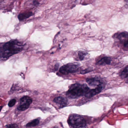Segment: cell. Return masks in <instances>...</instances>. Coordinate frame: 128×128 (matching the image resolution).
<instances>
[{
	"mask_svg": "<svg viewBox=\"0 0 128 128\" xmlns=\"http://www.w3.org/2000/svg\"><path fill=\"white\" fill-rule=\"evenodd\" d=\"M121 77L122 79H125L128 77V66L124 68L121 74Z\"/></svg>",
	"mask_w": 128,
	"mask_h": 128,
	"instance_id": "13",
	"label": "cell"
},
{
	"mask_svg": "<svg viewBox=\"0 0 128 128\" xmlns=\"http://www.w3.org/2000/svg\"><path fill=\"white\" fill-rule=\"evenodd\" d=\"M103 88V84L97 86V87L93 89L90 90L86 94H85V96L87 98H92L96 95L100 93Z\"/></svg>",
	"mask_w": 128,
	"mask_h": 128,
	"instance_id": "6",
	"label": "cell"
},
{
	"mask_svg": "<svg viewBox=\"0 0 128 128\" xmlns=\"http://www.w3.org/2000/svg\"><path fill=\"white\" fill-rule=\"evenodd\" d=\"M79 66L77 64H69L62 66L60 68L59 71L64 74L73 73L77 71L79 69Z\"/></svg>",
	"mask_w": 128,
	"mask_h": 128,
	"instance_id": "4",
	"label": "cell"
},
{
	"mask_svg": "<svg viewBox=\"0 0 128 128\" xmlns=\"http://www.w3.org/2000/svg\"><path fill=\"white\" fill-rule=\"evenodd\" d=\"M2 106H0V112L1 110L2 109Z\"/></svg>",
	"mask_w": 128,
	"mask_h": 128,
	"instance_id": "22",
	"label": "cell"
},
{
	"mask_svg": "<svg viewBox=\"0 0 128 128\" xmlns=\"http://www.w3.org/2000/svg\"><path fill=\"white\" fill-rule=\"evenodd\" d=\"M34 5H38L39 4V3L36 0H34Z\"/></svg>",
	"mask_w": 128,
	"mask_h": 128,
	"instance_id": "19",
	"label": "cell"
},
{
	"mask_svg": "<svg viewBox=\"0 0 128 128\" xmlns=\"http://www.w3.org/2000/svg\"><path fill=\"white\" fill-rule=\"evenodd\" d=\"M58 68V64H56L55 65V68L56 70H57V69Z\"/></svg>",
	"mask_w": 128,
	"mask_h": 128,
	"instance_id": "20",
	"label": "cell"
},
{
	"mask_svg": "<svg viewBox=\"0 0 128 128\" xmlns=\"http://www.w3.org/2000/svg\"><path fill=\"white\" fill-rule=\"evenodd\" d=\"M86 81L90 85L92 86H98L102 84L99 80L94 78H87Z\"/></svg>",
	"mask_w": 128,
	"mask_h": 128,
	"instance_id": "8",
	"label": "cell"
},
{
	"mask_svg": "<svg viewBox=\"0 0 128 128\" xmlns=\"http://www.w3.org/2000/svg\"><path fill=\"white\" fill-rule=\"evenodd\" d=\"M5 128H19V127L16 124H12L6 126Z\"/></svg>",
	"mask_w": 128,
	"mask_h": 128,
	"instance_id": "16",
	"label": "cell"
},
{
	"mask_svg": "<svg viewBox=\"0 0 128 128\" xmlns=\"http://www.w3.org/2000/svg\"><path fill=\"white\" fill-rule=\"evenodd\" d=\"M33 15V14L32 12H28L22 13L20 14L18 16V18L19 20L22 21L23 20L29 18Z\"/></svg>",
	"mask_w": 128,
	"mask_h": 128,
	"instance_id": "10",
	"label": "cell"
},
{
	"mask_svg": "<svg viewBox=\"0 0 128 128\" xmlns=\"http://www.w3.org/2000/svg\"><path fill=\"white\" fill-rule=\"evenodd\" d=\"M111 62V58L110 57H105L102 58L97 62V65H105L110 64Z\"/></svg>",
	"mask_w": 128,
	"mask_h": 128,
	"instance_id": "9",
	"label": "cell"
},
{
	"mask_svg": "<svg viewBox=\"0 0 128 128\" xmlns=\"http://www.w3.org/2000/svg\"><path fill=\"white\" fill-rule=\"evenodd\" d=\"M117 38L122 42H124L128 40V33L126 32H122L118 34Z\"/></svg>",
	"mask_w": 128,
	"mask_h": 128,
	"instance_id": "11",
	"label": "cell"
},
{
	"mask_svg": "<svg viewBox=\"0 0 128 128\" xmlns=\"http://www.w3.org/2000/svg\"><path fill=\"white\" fill-rule=\"evenodd\" d=\"M16 103V100L15 99H12L9 102L8 105L10 107H12Z\"/></svg>",
	"mask_w": 128,
	"mask_h": 128,
	"instance_id": "15",
	"label": "cell"
},
{
	"mask_svg": "<svg viewBox=\"0 0 128 128\" xmlns=\"http://www.w3.org/2000/svg\"><path fill=\"white\" fill-rule=\"evenodd\" d=\"M91 71V70L87 69H86V70H82V71H81V72H80V73H81V74H86V73L90 72Z\"/></svg>",
	"mask_w": 128,
	"mask_h": 128,
	"instance_id": "17",
	"label": "cell"
},
{
	"mask_svg": "<svg viewBox=\"0 0 128 128\" xmlns=\"http://www.w3.org/2000/svg\"><path fill=\"white\" fill-rule=\"evenodd\" d=\"M40 121L39 120L36 119L34 120H32L30 122L26 124V127L27 128H31V127H34L36 126L37 125L39 124Z\"/></svg>",
	"mask_w": 128,
	"mask_h": 128,
	"instance_id": "12",
	"label": "cell"
},
{
	"mask_svg": "<svg viewBox=\"0 0 128 128\" xmlns=\"http://www.w3.org/2000/svg\"><path fill=\"white\" fill-rule=\"evenodd\" d=\"M68 122L73 128H86V120L82 117L75 114L70 116Z\"/></svg>",
	"mask_w": 128,
	"mask_h": 128,
	"instance_id": "3",
	"label": "cell"
},
{
	"mask_svg": "<svg viewBox=\"0 0 128 128\" xmlns=\"http://www.w3.org/2000/svg\"><path fill=\"white\" fill-rule=\"evenodd\" d=\"M32 102V99L30 97L24 96L20 99V104L17 109L20 111H24L29 108Z\"/></svg>",
	"mask_w": 128,
	"mask_h": 128,
	"instance_id": "5",
	"label": "cell"
},
{
	"mask_svg": "<svg viewBox=\"0 0 128 128\" xmlns=\"http://www.w3.org/2000/svg\"><path fill=\"white\" fill-rule=\"evenodd\" d=\"M78 56L80 60H82L86 56V53L82 51H80L78 53Z\"/></svg>",
	"mask_w": 128,
	"mask_h": 128,
	"instance_id": "14",
	"label": "cell"
},
{
	"mask_svg": "<svg viewBox=\"0 0 128 128\" xmlns=\"http://www.w3.org/2000/svg\"><path fill=\"white\" fill-rule=\"evenodd\" d=\"M22 50L21 46L18 42L10 41L6 43L3 46V57L9 58L14 54L18 53Z\"/></svg>",
	"mask_w": 128,
	"mask_h": 128,
	"instance_id": "1",
	"label": "cell"
},
{
	"mask_svg": "<svg viewBox=\"0 0 128 128\" xmlns=\"http://www.w3.org/2000/svg\"><path fill=\"white\" fill-rule=\"evenodd\" d=\"M86 84H75L73 85L67 92V95L71 98H76L80 96L85 95L90 90Z\"/></svg>",
	"mask_w": 128,
	"mask_h": 128,
	"instance_id": "2",
	"label": "cell"
},
{
	"mask_svg": "<svg viewBox=\"0 0 128 128\" xmlns=\"http://www.w3.org/2000/svg\"><path fill=\"white\" fill-rule=\"evenodd\" d=\"M124 46L126 48H128V40L125 41L124 42Z\"/></svg>",
	"mask_w": 128,
	"mask_h": 128,
	"instance_id": "18",
	"label": "cell"
},
{
	"mask_svg": "<svg viewBox=\"0 0 128 128\" xmlns=\"http://www.w3.org/2000/svg\"><path fill=\"white\" fill-rule=\"evenodd\" d=\"M125 79H126V82L128 83V77L126 78Z\"/></svg>",
	"mask_w": 128,
	"mask_h": 128,
	"instance_id": "21",
	"label": "cell"
},
{
	"mask_svg": "<svg viewBox=\"0 0 128 128\" xmlns=\"http://www.w3.org/2000/svg\"><path fill=\"white\" fill-rule=\"evenodd\" d=\"M54 102L56 104H58L62 106H64L67 104L68 100L65 98L62 97H58L55 98Z\"/></svg>",
	"mask_w": 128,
	"mask_h": 128,
	"instance_id": "7",
	"label": "cell"
}]
</instances>
